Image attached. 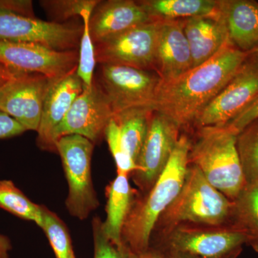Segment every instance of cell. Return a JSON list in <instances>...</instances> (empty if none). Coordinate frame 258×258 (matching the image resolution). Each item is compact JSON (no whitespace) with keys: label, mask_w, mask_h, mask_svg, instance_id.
Wrapping results in <instances>:
<instances>
[{"label":"cell","mask_w":258,"mask_h":258,"mask_svg":"<svg viewBox=\"0 0 258 258\" xmlns=\"http://www.w3.org/2000/svg\"><path fill=\"white\" fill-rule=\"evenodd\" d=\"M93 10H88L81 15L83 21V33L79 51V63L77 72L86 87L92 86L94 80V70L96 64L95 45L90 33L89 24Z\"/></svg>","instance_id":"4316f807"},{"label":"cell","mask_w":258,"mask_h":258,"mask_svg":"<svg viewBox=\"0 0 258 258\" xmlns=\"http://www.w3.org/2000/svg\"><path fill=\"white\" fill-rule=\"evenodd\" d=\"M181 128L166 115L154 111L147 137L131 174L139 192H146L157 182L179 142Z\"/></svg>","instance_id":"9c48e42d"},{"label":"cell","mask_w":258,"mask_h":258,"mask_svg":"<svg viewBox=\"0 0 258 258\" xmlns=\"http://www.w3.org/2000/svg\"><path fill=\"white\" fill-rule=\"evenodd\" d=\"M230 42L242 52L258 48V3L252 0H220Z\"/></svg>","instance_id":"d6986e66"},{"label":"cell","mask_w":258,"mask_h":258,"mask_svg":"<svg viewBox=\"0 0 258 258\" xmlns=\"http://www.w3.org/2000/svg\"><path fill=\"white\" fill-rule=\"evenodd\" d=\"M99 1L96 0H52L40 2L51 17L64 21L80 17L88 10H94Z\"/></svg>","instance_id":"f1b7e54d"},{"label":"cell","mask_w":258,"mask_h":258,"mask_svg":"<svg viewBox=\"0 0 258 258\" xmlns=\"http://www.w3.org/2000/svg\"><path fill=\"white\" fill-rule=\"evenodd\" d=\"M125 258H165L162 254H161L157 249L149 247L146 252L142 253L134 254L128 250L125 254Z\"/></svg>","instance_id":"e575fe53"},{"label":"cell","mask_w":258,"mask_h":258,"mask_svg":"<svg viewBox=\"0 0 258 258\" xmlns=\"http://www.w3.org/2000/svg\"><path fill=\"white\" fill-rule=\"evenodd\" d=\"M84 87L76 70L59 79L51 80L37 132V144L40 149L56 152L54 132L63 120L76 98L82 93Z\"/></svg>","instance_id":"9a60e30c"},{"label":"cell","mask_w":258,"mask_h":258,"mask_svg":"<svg viewBox=\"0 0 258 258\" xmlns=\"http://www.w3.org/2000/svg\"><path fill=\"white\" fill-rule=\"evenodd\" d=\"M161 20L130 29L95 45L96 62L137 69H157L158 35Z\"/></svg>","instance_id":"30bf717a"},{"label":"cell","mask_w":258,"mask_h":258,"mask_svg":"<svg viewBox=\"0 0 258 258\" xmlns=\"http://www.w3.org/2000/svg\"><path fill=\"white\" fill-rule=\"evenodd\" d=\"M0 208L42 227V205L32 203L10 180L0 181Z\"/></svg>","instance_id":"cb8c5ba5"},{"label":"cell","mask_w":258,"mask_h":258,"mask_svg":"<svg viewBox=\"0 0 258 258\" xmlns=\"http://www.w3.org/2000/svg\"><path fill=\"white\" fill-rule=\"evenodd\" d=\"M19 73L15 72L4 64L0 63V91L10 80L13 79Z\"/></svg>","instance_id":"836d02e7"},{"label":"cell","mask_w":258,"mask_h":258,"mask_svg":"<svg viewBox=\"0 0 258 258\" xmlns=\"http://www.w3.org/2000/svg\"><path fill=\"white\" fill-rule=\"evenodd\" d=\"M137 1L109 0L99 1L90 20V33L94 45L154 21Z\"/></svg>","instance_id":"2e32d148"},{"label":"cell","mask_w":258,"mask_h":258,"mask_svg":"<svg viewBox=\"0 0 258 258\" xmlns=\"http://www.w3.org/2000/svg\"><path fill=\"white\" fill-rule=\"evenodd\" d=\"M0 11L10 12L29 18H35L32 1L0 0Z\"/></svg>","instance_id":"d6a6232c"},{"label":"cell","mask_w":258,"mask_h":258,"mask_svg":"<svg viewBox=\"0 0 258 258\" xmlns=\"http://www.w3.org/2000/svg\"><path fill=\"white\" fill-rule=\"evenodd\" d=\"M26 132V129L9 115L0 111V139L16 137Z\"/></svg>","instance_id":"1f68e13d"},{"label":"cell","mask_w":258,"mask_h":258,"mask_svg":"<svg viewBox=\"0 0 258 258\" xmlns=\"http://www.w3.org/2000/svg\"><path fill=\"white\" fill-rule=\"evenodd\" d=\"M83 25L47 22L0 11V40L38 44L57 51L77 50Z\"/></svg>","instance_id":"ba28073f"},{"label":"cell","mask_w":258,"mask_h":258,"mask_svg":"<svg viewBox=\"0 0 258 258\" xmlns=\"http://www.w3.org/2000/svg\"><path fill=\"white\" fill-rule=\"evenodd\" d=\"M77 50L57 51L35 43L0 40V63L18 73L59 79L77 70Z\"/></svg>","instance_id":"8fae6325"},{"label":"cell","mask_w":258,"mask_h":258,"mask_svg":"<svg viewBox=\"0 0 258 258\" xmlns=\"http://www.w3.org/2000/svg\"><path fill=\"white\" fill-rule=\"evenodd\" d=\"M42 225L56 258H76L71 235L64 222L46 207L42 205Z\"/></svg>","instance_id":"484cf974"},{"label":"cell","mask_w":258,"mask_h":258,"mask_svg":"<svg viewBox=\"0 0 258 258\" xmlns=\"http://www.w3.org/2000/svg\"><path fill=\"white\" fill-rule=\"evenodd\" d=\"M154 112L152 108H133L113 116L119 127L123 145L135 163L147 137L151 117Z\"/></svg>","instance_id":"603a6c76"},{"label":"cell","mask_w":258,"mask_h":258,"mask_svg":"<svg viewBox=\"0 0 258 258\" xmlns=\"http://www.w3.org/2000/svg\"><path fill=\"white\" fill-rule=\"evenodd\" d=\"M150 247L163 255L186 254L200 258H225L240 254L246 237L232 226L180 225L151 240Z\"/></svg>","instance_id":"5b68a950"},{"label":"cell","mask_w":258,"mask_h":258,"mask_svg":"<svg viewBox=\"0 0 258 258\" xmlns=\"http://www.w3.org/2000/svg\"><path fill=\"white\" fill-rule=\"evenodd\" d=\"M94 258H125L128 249H119L112 243L105 235L103 222L100 217H96L92 221Z\"/></svg>","instance_id":"f546056e"},{"label":"cell","mask_w":258,"mask_h":258,"mask_svg":"<svg viewBox=\"0 0 258 258\" xmlns=\"http://www.w3.org/2000/svg\"><path fill=\"white\" fill-rule=\"evenodd\" d=\"M184 20H161L158 35L157 69L163 82L177 79L192 69Z\"/></svg>","instance_id":"e0dca14e"},{"label":"cell","mask_w":258,"mask_h":258,"mask_svg":"<svg viewBox=\"0 0 258 258\" xmlns=\"http://www.w3.org/2000/svg\"><path fill=\"white\" fill-rule=\"evenodd\" d=\"M220 0H142L137 1L154 20H177L219 13Z\"/></svg>","instance_id":"44dd1931"},{"label":"cell","mask_w":258,"mask_h":258,"mask_svg":"<svg viewBox=\"0 0 258 258\" xmlns=\"http://www.w3.org/2000/svg\"><path fill=\"white\" fill-rule=\"evenodd\" d=\"M51 80L38 74L19 73L0 91V111L26 131L37 132Z\"/></svg>","instance_id":"5bb4252c"},{"label":"cell","mask_w":258,"mask_h":258,"mask_svg":"<svg viewBox=\"0 0 258 258\" xmlns=\"http://www.w3.org/2000/svg\"><path fill=\"white\" fill-rule=\"evenodd\" d=\"M111 103L98 82L85 86L82 93L73 103L63 120L53 134L54 144L67 135L82 136L98 143L104 137L107 125L113 118ZM56 149V148H55Z\"/></svg>","instance_id":"4fadbf2b"},{"label":"cell","mask_w":258,"mask_h":258,"mask_svg":"<svg viewBox=\"0 0 258 258\" xmlns=\"http://www.w3.org/2000/svg\"><path fill=\"white\" fill-rule=\"evenodd\" d=\"M233 208V201L210 184L197 166L189 164L181 191L159 217L152 239L180 225L232 226Z\"/></svg>","instance_id":"3957f363"},{"label":"cell","mask_w":258,"mask_h":258,"mask_svg":"<svg viewBox=\"0 0 258 258\" xmlns=\"http://www.w3.org/2000/svg\"><path fill=\"white\" fill-rule=\"evenodd\" d=\"M236 145L247 184L258 181V118L237 134Z\"/></svg>","instance_id":"d4e9b609"},{"label":"cell","mask_w":258,"mask_h":258,"mask_svg":"<svg viewBox=\"0 0 258 258\" xmlns=\"http://www.w3.org/2000/svg\"><path fill=\"white\" fill-rule=\"evenodd\" d=\"M11 249L12 244L10 239L0 234V258H9V252Z\"/></svg>","instance_id":"d590c367"},{"label":"cell","mask_w":258,"mask_h":258,"mask_svg":"<svg viewBox=\"0 0 258 258\" xmlns=\"http://www.w3.org/2000/svg\"><path fill=\"white\" fill-rule=\"evenodd\" d=\"M249 55L254 58V60L258 61V48L252 51V52H249Z\"/></svg>","instance_id":"74e56055"},{"label":"cell","mask_w":258,"mask_h":258,"mask_svg":"<svg viewBox=\"0 0 258 258\" xmlns=\"http://www.w3.org/2000/svg\"><path fill=\"white\" fill-rule=\"evenodd\" d=\"M258 118V96L242 110L234 119L225 125V128L237 135L247 125Z\"/></svg>","instance_id":"4dcf8cb0"},{"label":"cell","mask_w":258,"mask_h":258,"mask_svg":"<svg viewBox=\"0 0 258 258\" xmlns=\"http://www.w3.org/2000/svg\"><path fill=\"white\" fill-rule=\"evenodd\" d=\"M232 226L246 237V244L258 253V181L246 185L234 201Z\"/></svg>","instance_id":"7402d4cb"},{"label":"cell","mask_w":258,"mask_h":258,"mask_svg":"<svg viewBox=\"0 0 258 258\" xmlns=\"http://www.w3.org/2000/svg\"><path fill=\"white\" fill-rule=\"evenodd\" d=\"M191 140L189 164L197 166L209 183L235 201L247 185L238 152L237 135L225 127L198 128Z\"/></svg>","instance_id":"277c9868"},{"label":"cell","mask_w":258,"mask_h":258,"mask_svg":"<svg viewBox=\"0 0 258 258\" xmlns=\"http://www.w3.org/2000/svg\"><path fill=\"white\" fill-rule=\"evenodd\" d=\"M104 137L114 159L117 174L131 175L137 169V165L123 145L119 127L113 118L107 125Z\"/></svg>","instance_id":"83f0119b"},{"label":"cell","mask_w":258,"mask_h":258,"mask_svg":"<svg viewBox=\"0 0 258 258\" xmlns=\"http://www.w3.org/2000/svg\"><path fill=\"white\" fill-rule=\"evenodd\" d=\"M240 254H235L229 256V257L225 258H237ZM164 257L165 258H200L198 257H193V256L186 255V254H179V253H169L164 254Z\"/></svg>","instance_id":"8d00e7d4"},{"label":"cell","mask_w":258,"mask_h":258,"mask_svg":"<svg viewBox=\"0 0 258 258\" xmlns=\"http://www.w3.org/2000/svg\"><path fill=\"white\" fill-rule=\"evenodd\" d=\"M93 147L92 142L74 134L60 137L55 142L69 184L66 206L71 216L81 220L87 219L100 205L91 173Z\"/></svg>","instance_id":"8992f818"},{"label":"cell","mask_w":258,"mask_h":258,"mask_svg":"<svg viewBox=\"0 0 258 258\" xmlns=\"http://www.w3.org/2000/svg\"><path fill=\"white\" fill-rule=\"evenodd\" d=\"M191 139L181 134L167 166L157 182L137 195L121 233L123 246L134 254L150 247L153 231L161 215L179 195L189 166Z\"/></svg>","instance_id":"7a4b0ae2"},{"label":"cell","mask_w":258,"mask_h":258,"mask_svg":"<svg viewBox=\"0 0 258 258\" xmlns=\"http://www.w3.org/2000/svg\"><path fill=\"white\" fill-rule=\"evenodd\" d=\"M184 31L191 50L192 69L232 44L220 8L216 14L184 20Z\"/></svg>","instance_id":"ac0fdd59"},{"label":"cell","mask_w":258,"mask_h":258,"mask_svg":"<svg viewBox=\"0 0 258 258\" xmlns=\"http://www.w3.org/2000/svg\"><path fill=\"white\" fill-rule=\"evenodd\" d=\"M258 96V61L248 55L237 74L200 113L198 128L223 127Z\"/></svg>","instance_id":"7c38bea8"},{"label":"cell","mask_w":258,"mask_h":258,"mask_svg":"<svg viewBox=\"0 0 258 258\" xmlns=\"http://www.w3.org/2000/svg\"><path fill=\"white\" fill-rule=\"evenodd\" d=\"M249 53L229 44L210 60L158 90L154 111L166 115L180 128L195 124L203 110L230 83Z\"/></svg>","instance_id":"6da1fadb"},{"label":"cell","mask_w":258,"mask_h":258,"mask_svg":"<svg viewBox=\"0 0 258 258\" xmlns=\"http://www.w3.org/2000/svg\"><path fill=\"white\" fill-rule=\"evenodd\" d=\"M139 190L132 187L126 174H117L106 186V218L103 222L105 235L119 249L124 248L121 233L125 220Z\"/></svg>","instance_id":"ffe728a7"},{"label":"cell","mask_w":258,"mask_h":258,"mask_svg":"<svg viewBox=\"0 0 258 258\" xmlns=\"http://www.w3.org/2000/svg\"><path fill=\"white\" fill-rule=\"evenodd\" d=\"M98 83L109 100L113 114L138 108L154 111L162 80L158 73L117 64H100Z\"/></svg>","instance_id":"52a82bcc"}]
</instances>
